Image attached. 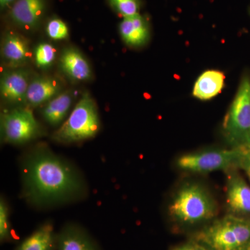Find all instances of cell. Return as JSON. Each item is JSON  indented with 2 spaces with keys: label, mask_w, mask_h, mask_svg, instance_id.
<instances>
[{
  "label": "cell",
  "mask_w": 250,
  "mask_h": 250,
  "mask_svg": "<svg viewBox=\"0 0 250 250\" xmlns=\"http://www.w3.org/2000/svg\"><path fill=\"white\" fill-rule=\"evenodd\" d=\"M240 148H241L243 150H245L246 152L250 154V136L248 137V139L246 140V143H244V145Z\"/></svg>",
  "instance_id": "26"
},
{
  "label": "cell",
  "mask_w": 250,
  "mask_h": 250,
  "mask_svg": "<svg viewBox=\"0 0 250 250\" xmlns=\"http://www.w3.org/2000/svg\"><path fill=\"white\" fill-rule=\"evenodd\" d=\"M57 250H100L98 245L83 229L67 225L57 234Z\"/></svg>",
  "instance_id": "15"
},
{
  "label": "cell",
  "mask_w": 250,
  "mask_h": 250,
  "mask_svg": "<svg viewBox=\"0 0 250 250\" xmlns=\"http://www.w3.org/2000/svg\"><path fill=\"white\" fill-rule=\"evenodd\" d=\"M72 100V93L66 91L46 103L42 110V117L46 123L54 126L62 125L70 111Z\"/></svg>",
  "instance_id": "18"
},
{
  "label": "cell",
  "mask_w": 250,
  "mask_h": 250,
  "mask_svg": "<svg viewBox=\"0 0 250 250\" xmlns=\"http://www.w3.org/2000/svg\"><path fill=\"white\" fill-rule=\"evenodd\" d=\"M100 129L96 103L89 93H85L52 139L65 144L80 143L95 137Z\"/></svg>",
  "instance_id": "3"
},
{
  "label": "cell",
  "mask_w": 250,
  "mask_h": 250,
  "mask_svg": "<svg viewBox=\"0 0 250 250\" xmlns=\"http://www.w3.org/2000/svg\"><path fill=\"white\" fill-rule=\"evenodd\" d=\"M223 127L233 147H241L250 136V75L242 77Z\"/></svg>",
  "instance_id": "5"
},
{
  "label": "cell",
  "mask_w": 250,
  "mask_h": 250,
  "mask_svg": "<svg viewBox=\"0 0 250 250\" xmlns=\"http://www.w3.org/2000/svg\"><path fill=\"white\" fill-rule=\"evenodd\" d=\"M1 52L4 62L9 66H22L30 58L29 41L17 32L8 31L2 40Z\"/></svg>",
  "instance_id": "13"
},
{
  "label": "cell",
  "mask_w": 250,
  "mask_h": 250,
  "mask_svg": "<svg viewBox=\"0 0 250 250\" xmlns=\"http://www.w3.org/2000/svg\"><path fill=\"white\" fill-rule=\"evenodd\" d=\"M60 82L51 77H39L29 83L24 104L28 107H38L45 105L62 93Z\"/></svg>",
  "instance_id": "11"
},
{
  "label": "cell",
  "mask_w": 250,
  "mask_h": 250,
  "mask_svg": "<svg viewBox=\"0 0 250 250\" xmlns=\"http://www.w3.org/2000/svg\"><path fill=\"white\" fill-rule=\"evenodd\" d=\"M244 151L243 158H242L241 163H240L239 167L244 170L250 181V154Z\"/></svg>",
  "instance_id": "23"
},
{
  "label": "cell",
  "mask_w": 250,
  "mask_h": 250,
  "mask_svg": "<svg viewBox=\"0 0 250 250\" xmlns=\"http://www.w3.org/2000/svg\"><path fill=\"white\" fill-rule=\"evenodd\" d=\"M57 56V49L47 42L39 44L34 51L36 65L41 69H47L52 65Z\"/></svg>",
  "instance_id": "19"
},
{
  "label": "cell",
  "mask_w": 250,
  "mask_h": 250,
  "mask_svg": "<svg viewBox=\"0 0 250 250\" xmlns=\"http://www.w3.org/2000/svg\"><path fill=\"white\" fill-rule=\"evenodd\" d=\"M169 213L179 223L193 225L213 218L216 206L203 188L188 184L177 192L169 206Z\"/></svg>",
  "instance_id": "4"
},
{
  "label": "cell",
  "mask_w": 250,
  "mask_h": 250,
  "mask_svg": "<svg viewBox=\"0 0 250 250\" xmlns=\"http://www.w3.org/2000/svg\"><path fill=\"white\" fill-rule=\"evenodd\" d=\"M57 234L50 222L41 225L15 250H56Z\"/></svg>",
  "instance_id": "16"
},
{
  "label": "cell",
  "mask_w": 250,
  "mask_h": 250,
  "mask_svg": "<svg viewBox=\"0 0 250 250\" xmlns=\"http://www.w3.org/2000/svg\"><path fill=\"white\" fill-rule=\"evenodd\" d=\"M244 151L241 148L215 149L189 153L180 156L177 165L182 170L197 173H208L213 171L229 170L239 167Z\"/></svg>",
  "instance_id": "7"
},
{
  "label": "cell",
  "mask_w": 250,
  "mask_h": 250,
  "mask_svg": "<svg viewBox=\"0 0 250 250\" xmlns=\"http://www.w3.org/2000/svg\"><path fill=\"white\" fill-rule=\"evenodd\" d=\"M173 250H203L198 246H194V245L188 244L185 246L178 247Z\"/></svg>",
  "instance_id": "24"
},
{
  "label": "cell",
  "mask_w": 250,
  "mask_h": 250,
  "mask_svg": "<svg viewBox=\"0 0 250 250\" xmlns=\"http://www.w3.org/2000/svg\"><path fill=\"white\" fill-rule=\"evenodd\" d=\"M60 66L62 72L75 82H85L90 80L93 75L88 60L75 47H67L62 51Z\"/></svg>",
  "instance_id": "14"
},
{
  "label": "cell",
  "mask_w": 250,
  "mask_h": 250,
  "mask_svg": "<svg viewBox=\"0 0 250 250\" xmlns=\"http://www.w3.org/2000/svg\"><path fill=\"white\" fill-rule=\"evenodd\" d=\"M115 11L123 18L140 14L141 0H108Z\"/></svg>",
  "instance_id": "20"
},
{
  "label": "cell",
  "mask_w": 250,
  "mask_h": 250,
  "mask_svg": "<svg viewBox=\"0 0 250 250\" xmlns=\"http://www.w3.org/2000/svg\"><path fill=\"white\" fill-rule=\"evenodd\" d=\"M225 80L223 72L215 70H207L197 79L194 85L192 95L199 100H210L223 89Z\"/></svg>",
  "instance_id": "17"
},
{
  "label": "cell",
  "mask_w": 250,
  "mask_h": 250,
  "mask_svg": "<svg viewBox=\"0 0 250 250\" xmlns=\"http://www.w3.org/2000/svg\"><path fill=\"white\" fill-rule=\"evenodd\" d=\"M30 82L29 72L24 69L5 71L0 82L1 99L9 104H24Z\"/></svg>",
  "instance_id": "9"
},
{
  "label": "cell",
  "mask_w": 250,
  "mask_h": 250,
  "mask_svg": "<svg viewBox=\"0 0 250 250\" xmlns=\"http://www.w3.org/2000/svg\"><path fill=\"white\" fill-rule=\"evenodd\" d=\"M197 241L210 250H243L250 243V220L227 215L200 231Z\"/></svg>",
  "instance_id": "2"
},
{
  "label": "cell",
  "mask_w": 250,
  "mask_h": 250,
  "mask_svg": "<svg viewBox=\"0 0 250 250\" xmlns=\"http://www.w3.org/2000/svg\"><path fill=\"white\" fill-rule=\"evenodd\" d=\"M11 236L9 207L4 197H1L0 200V240L1 242L9 241Z\"/></svg>",
  "instance_id": "22"
},
{
  "label": "cell",
  "mask_w": 250,
  "mask_h": 250,
  "mask_svg": "<svg viewBox=\"0 0 250 250\" xmlns=\"http://www.w3.org/2000/svg\"><path fill=\"white\" fill-rule=\"evenodd\" d=\"M22 195L36 207H49L78 200L86 184L78 170L45 145L26 154L21 164Z\"/></svg>",
  "instance_id": "1"
},
{
  "label": "cell",
  "mask_w": 250,
  "mask_h": 250,
  "mask_svg": "<svg viewBox=\"0 0 250 250\" xmlns=\"http://www.w3.org/2000/svg\"><path fill=\"white\" fill-rule=\"evenodd\" d=\"M16 0H0V6L1 9L8 7L10 5L14 4Z\"/></svg>",
  "instance_id": "25"
},
{
  "label": "cell",
  "mask_w": 250,
  "mask_h": 250,
  "mask_svg": "<svg viewBox=\"0 0 250 250\" xmlns=\"http://www.w3.org/2000/svg\"><path fill=\"white\" fill-rule=\"evenodd\" d=\"M45 5V0H16L10 10V18L23 30H36L43 17Z\"/></svg>",
  "instance_id": "8"
},
{
  "label": "cell",
  "mask_w": 250,
  "mask_h": 250,
  "mask_svg": "<svg viewBox=\"0 0 250 250\" xmlns=\"http://www.w3.org/2000/svg\"><path fill=\"white\" fill-rule=\"evenodd\" d=\"M226 202L233 215L250 214V187L239 174L229 175Z\"/></svg>",
  "instance_id": "12"
},
{
  "label": "cell",
  "mask_w": 250,
  "mask_h": 250,
  "mask_svg": "<svg viewBox=\"0 0 250 250\" xmlns=\"http://www.w3.org/2000/svg\"><path fill=\"white\" fill-rule=\"evenodd\" d=\"M249 11H250V6Z\"/></svg>",
  "instance_id": "28"
},
{
  "label": "cell",
  "mask_w": 250,
  "mask_h": 250,
  "mask_svg": "<svg viewBox=\"0 0 250 250\" xmlns=\"http://www.w3.org/2000/svg\"><path fill=\"white\" fill-rule=\"evenodd\" d=\"M243 250H250V243L249 245H248V246L246 247V248H245Z\"/></svg>",
  "instance_id": "27"
},
{
  "label": "cell",
  "mask_w": 250,
  "mask_h": 250,
  "mask_svg": "<svg viewBox=\"0 0 250 250\" xmlns=\"http://www.w3.org/2000/svg\"><path fill=\"white\" fill-rule=\"evenodd\" d=\"M46 33L52 40H65L69 36L67 24L59 18H52L46 25Z\"/></svg>",
  "instance_id": "21"
},
{
  "label": "cell",
  "mask_w": 250,
  "mask_h": 250,
  "mask_svg": "<svg viewBox=\"0 0 250 250\" xmlns=\"http://www.w3.org/2000/svg\"><path fill=\"white\" fill-rule=\"evenodd\" d=\"M122 40L130 47H141L150 39L151 31L149 21L140 14L123 18L119 25Z\"/></svg>",
  "instance_id": "10"
},
{
  "label": "cell",
  "mask_w": 250,
  "mask_h": 250,
  "mask_svg": "<svg viewBox=\"0 0 250 250\" xmlns=\"http://www.w3.org/2000/svg\"><path fill=\"white\" fill-rule=\"evenodd\" d=\"M42 127L31 108L20 106L4 111L1 116V136L9 144H26L40 137Z\"/></svg>",
  "instance_id": "6"
}]
</instances>
